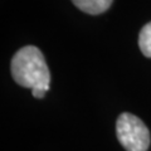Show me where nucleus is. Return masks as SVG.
<instances>
[{"mask_svg": "<svg viewBox=\"0 0 151 151\" xmlns=\"http://www.w3.org/2000/svg\"><path fill=\"white\" fill-rule=\"evenodd\" d=\"M12 76L18 84L25 88H44L49 91L50 73L44 55L34 45L19 49L12 59Z\"/></svg>", "mask_w": 151, "mask_h": 151, "instance_id": "nucleus-1", "label": "nucleus"}, {"mask_svg": "<svg viewBox=\"0 0 151 151\" xmlns=\"http://www.w3.org/2000/svg\"><path fill=\"white\" fill-rule=\"evenodd\" d=\"M116 134L126 151H147L150 132L146 125L132 113H121L116 122Z\"/></svg>", "mask_w": 151, "mask_h": 151, "instance_id": "nucleus-2", "label": "nucleus"}, {"mask_svg": "<svg viewBox=\"0 0 151 151\" xmlns=\"http://www.w3.org/2000/svg\"><path fill=\"white\" fill-rule=\"evenodd\" d=\"M72 1L82 12L97 15V14L106 12L111 6L113 0H72Z\"/></svg>", "mask_w": 151, "mask_h": 151, "instance_id": "nucleus-3", "label": "nucleus"}, {"mask_svg": "<svg viewBox=\"0 0 151 151\" xmlns=\"http://www.w3.org/2000/svg\"><path fill=\"white\" fill-rule=\"evenodd\" d=\"M139 45L142 54L151 58V22L142 27L139 37Z\"/></svg>", "mask_w": 151, "mask_h": 151, "instance_id": "nucleus-4", "label": "nucleus"}, {"mask_svg": "<svg viewBox=\"0 0 151 151\" xmlns=\"http://www.w3.org/2000/svg\"><path fill=\"white\" fill-rule=\"evenodd\" d=\"M45 89L44 88H33L32 89V94L35 98H43L45 96Z\"/></svg>", "mask_w": 151, "mask_h": 151, "instance_id": "nucleus-5", "label": "nucleus"}]
</instances>
